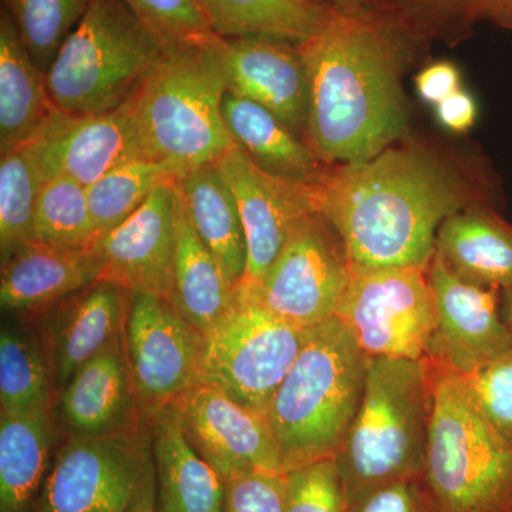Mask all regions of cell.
<instances>
[{"label": "cell", "instance_id": "5", "mask_svg": "<svg viewBox=\"0 0 512 512\" xmlns=\"http://www.w3.org/2000/svg\"><path fill=\"white\" fill-rule=\"evenodd\" d=\"M220 36L167 50L126 106L151 160L181 177L235 147L224 119Z\"/></svg>", "mask_w": 512, "mask_h": 512}, {"label": "cell", "instance_id": "6", "mask_svg": "<svg viewBox=\"0 0 512 512\" xmlns=\"http://www.w3.org/2000/svg\"><path fill=\"white\" fill-rule=\"evenodd\" d=\"M165 52L124 0H92L47 70V90L64 113H109L131 99Z\"/></svg>", "mask_w": 512, "mask_h": 512}, {"label": "cell", "instance_id": "41", "mask_svg": "<svg viewBox=\"0 0 512 512\" xmlns=\"http://www.w3.org/2000/svg\"><path fill=\"white\" fill-rule=\"evenodd\" d=\"M458 82L460 77L456 67L446 62L431 64L417 76L416 80L421 99L436 106L450 94L457 92Z\"/></svg>", "mask_w": 512, "mask_h": 512}, {"label": "cell", "instance_id": "44", "mask_svg": "<svg viewBox=\"0 0 512 512\" xmlns=\"http://www.w3.org/2000/svg\"><path fill=\"white\" fill-rule=\"evenodd\" d=\"M477 16L512 25V0H478Z\"/></svg>", "mask_w": 512, "mask_h": 512}, {"label": "cell", "instance_id": "19", "mask_svg": "<svg viewBox=\"0 0 512 512\" xmlns=\"http://www.w3.org/2000/svg\"><path fill=\"white\" fill-rule=\"evenodd\" d=\"M128 295L120 286L97 281L42 312L43 349L57 394L84 363L123 336Z\"/></svg>", "mask_w": 512, "mask_h": 512}, {"label": "cell", "instance_id": "37", "mask_svg": "<svg viewBox=\"0 0 512 512\" xmlns=\"http://www.w3.org/2000/svg\"><path fill=\"white\" fill-rule=\"evenodd\" d=\"M460 377L478 412L512 443V349Z\"/></svg>", "mask_w": 512, "mask_h": 512}, {"label": "cell", "instance_id": "39", "mask_svg": "<svg viewBox=\"0 0 512 512\" xmlns=\"http://www.w3.org/2000/svg\"><path fill=\"white\" fill-rule=\"evenodd\" d=\"M225 485L222 512H285V473H256Z\"/></svg>", "mask_w": 512, "mask_h": 512}, {"label": "cell", "instance_id": "33", "mask_svg": "<svg viewBox=\"0 0 512 512\" xmlns=\"http://www.w3.org/2000/svg\"><path fill=\"white\" fill-rule=\"evenodd\" d=\"M43 181L28 150L20 146L0 160V256L2 261L35 239V208Z\"/></svg>", "mask_w": 512, "mask_h": 512}, {"label": "cell", "instance_id": "27", "mask_svg": "<svg viewBox=\"0 0 512 512\" xmlns=\"http://www.w3.org/2000/svg\"><path fill=\"white\" fill-rule=\"evenodd\" d=\"M224 119L235 146L266 173L305 184L322 181L326 171L318 156L265 107L227 92Z\"/></svg>", "mask_w": 512, "mask_h": 512}, {"label": "cell", "instance_id": "21", "mask_svg": "<svg viewBox=\"0 0 512 512\" xmlns=\"http://www.w3.org/2000/svg\"><path fill=\"white\" fill-rule=\"evenodd\" d=\"M156 466V512H222L227 485L185 437L177 403L146 414Z\"/></svg>", "mask_w": 512, "mask_h": 512}, {"label": "cell", "instance_id": "10", "mask_svg": "<svg viewBox=\"0 0 512 512\" xmlns=\"http://www.w3.org/2000/svg\"><path fill=\"white\" fill-rule=\"evenodd\" d=\"M350 279L352 264L342 239L320 212H313L296 225L259 284L235 291L306 330L336 316Z\"/></svg>", "mask_w": 512, "mask_h": 512}, {"label": "cell", "instance_id": "11", "mask_svg": "<svg viewBox=\"0 0 512 512\" xmlns=\"http://www.w3.org/2000/svg\"><path fill=\"white\" fill-rule=\"evenodd\" d=\"M426 271L352 268V279L336 316L367 356L426 359L436 329Z\"/></svg>", "mask_w": 512, "mask_h": 512}, {"label": "cell", "instance_id": "30", "mask_svg": "<svg viewBox=\"0 0 512 512\" xmlns=\"http://www.w3.org/2000/svg\"><path fill=\"white\" fill-rule=\"evenodd\" d=\"M55 379L45 349L16 326L0 333V404L2 412L53 409Z\"/></svg>", "mask_w": 512, "mask_h": 512}, {"label": "cell", "instance_id": "42", "mask_svg": "<svg viewBox=\"0 0 512 512\" xmlns=\"http://www.w3.org/2000/svg\"><path fill=\"white\" fill-rule=\"evenodd\" d=\"M477 109L474 100L467 93L454 92L437 104V117L440 123L450 130L466 131L476 121Z\"/></svg>", "mask_w": 512, "mask_h": 512}, {"label": "cell", "instance_id": "28", "mask_svg": "<svg viewBox=\"0 0 512 512\" xmlns=\"http://www.w3.org/2000/svg\"><path fill=\"white\" fill-rule=\"evenodd\" d=\"M235 291L229 288L217 259L192 227L178 188L177 242L170 302L204 335L229 311Z\"/></svg>", "mask_w": 512, "mask_h": 512}, {"label": "cell", "instance_id": "17", "mask_svg": "<svg viewBox=\"0 0 512 512\" xmlns=\"http://www.w3.org/2000/svg\"><path fill=\"white\" fill-rule=\"evenodd\" d=\"M178 181L158 185L140 210L101 239L94 249L103 264L100 281L170 301L177 242Z\"/></svg>", "mask_w": 512, "mask_h": 512}, {"label": "cell", "instance_id": "20", "mask_svg": "<svg viewBox=\"0 0 512 512\" xmlns=\"http://www.w3.org/2000/svg\"><path fill=\"white\" fill-rule=\"evenodd\" d=\"M57 414L70 437L106 436L144 423L123 336L74 373L57 394Z\"/></svg>", "mask_w": 512, "mask_h": 512}, {"label": "cell", "instance_id": "45", "mask_svg": "<svg viewBox=\"0 0 512 512\" xmlns=\"http://www.w3.org/2000/svg\"><path fill=\"white\" fill-rule=\"evenodd\" d=\"M156 495L157 490L147 494L143 500L138 501L136 507L131 508L128 512H156Z\"/></svg>", "mask_w": 512, "mask_h": 512}, {"label": "cell", "instance_id": "16", "mask_svg": "<svg viewBox=\"0 0 512 512\" xmlns=\"http://www.w3.org/2000/svg\"><path fill=\"white\" fill-rule=\"evenodd\" d=\"M23 147L43 183L66 177L86 188L121 164L148 158L126 104L103 114L59 110Z\"/></svg>", "mask_w": 512, "mask_h": 512}, {"label": "cell", "instance_id": "38", "mask_svg": "<svg viewBox=\"0 0 512 512\" xmlns=\"http://www.w3.org/2000/svg\"><path fill=\"white\" fill-rule=\"evenodd\" d=\"M379 6L407 29L410 25L433 28L477 18L478 0H379Z\"/></svg>", "mask_w": 512, "mask_h": 512}, {"label": "cell", "instance_id": "25", "mask_svg": "<svg viewBox=\"0 0 512 512\" xmlns=\"http://www.w3.org/2000/svg\"><path fill=\"white\" fill-rule=\"evenodd\" d=\"M8 12L0 10V153L25 146L59 111Z\"/></svg>", "mask_w": 512, "mask_h": 512}, {"label": "cell", "instance_id": "22", "mask_svg": "<svg viewBox=\"0 0 512 512\" xmlns=\"http://www.w3.org/2000/svg\"><path fill=\"white\" fill-rule=\"evenodd\" d=\"M96 252L74 251L32 239L2 261L0 303L9 312H45L66 296L100 281Z\"/></svg>", "mask_w": 512, "mask_h": 512}, {"label": "cell", "instance_id": "1", "mask_svg": "<svg viewBox=\"0 0 512 512\" xmlns=\"http://www.w3.org/2000/svg\"><path fill=\"white\" fill-rule=\"evenodd\" d=\"M409 33L383 10L335 12L298 45L309 86L306 144L320 161L363 163L403 133L397 73Z\"/></svg>", "mask_w": 512, "mask_h": 512}, {"label": "cell", "instance_id": "34", "mask_svg": "<svg viewBox=\"0 0 512 512\" xmlns=\"http://www.w3.org/2000/svg\"><path fill=\"white\" fill-rule=\"evenodd\" d=\"M92 0H2L30 56L47 72Z\"/></svg>", "mask_w": 512, "mask_h": 512}, {"label": "cell", "instance_id": "2", "mask_svg": "<svg viewBox=\"0 0 512 512\" xmlns=\"http://www.w3.org/2000/svg\"><path fill=\"white\" fill-rule=\"evenodd\" d=\"M316 190L319 212L353 269L426 271L440 225L464 207L463 192L440 165L404 148L326 171Z\"/></svg>", "mask_w": 512, "mask_h": 512}, {"label": "cell", "instance_id": "12", "mask_svg": "<svg viewBox=\"0 0 512 512\" xmlns=\"http://www.w3.org/2000/svg\"><path fill=\"white\" fill-rule=\"evenodd\" d=\"M123 340L144 416L177 402L201 384L205 335L168 299L130 292Z\"/></svg>", "mask_w": 512, "mask_h": 512}, {"label": "cell", "instance_id": "14", "mask_svg": "<svg viewBox=\"0 0 512 512\" xmlns=\"http://www.w3.org/2000/svg\"><path fill=\"white\" fill-rule=\"evenodd\" d=\"M214 164L234 194L247 238L248 265L241 285L254 286L281 254L296 225L319 212L318 184L266 173L237 146Z\"/></svg>", "mask_w": 512, "mask_h": 512}, {"label": "cell", "instance_id": "43", "mask_svg": "<svg viewBox=\"0 0 512 512\" xmlns=\"http://www.w3.org/2000/svg\"><path fill=\"white\" fill-rule=\"evenodd\" d=\"M312 2L326 6L333 12L349 16L372 15L382 10L379 0H312Z\"/></svg>", "mask_w": 512, "mask_h": 512}, {"label": "cell", "instance_id": "35", "mask_svg": "<svg viewBox=\"0 0 512 512\" xmlns=\"http://www.w3.org/2000/svg\"><path fill=\"white\" fill-rule=\"evenodd\" d=\"M285 512H349V500L333 458L285 473Z\"/></svg>", "mask_w": 512, "mask_h": 512}, {"label": "cell", "instance_id": "46", "mask_svg": "<svg viewBox=\"0 0 512 512\" xmlns=\"http://www.w3.org/2000/svg\"><path fill=\"white\" fill-rule=\"evenodd\" d=\"M503 318L512 333V288L503 291Z\"/></svg>", "mask_w": 512, "mask_h": 512}, {"label": "cell", "instance_id": "3", "mask_svg": "<svg viewBox=\"0 0 512 512\" xmlns=\"http://www.w3.org/2000/svg\"><path fill=\"white\" fill-rule=\"evenodd\" d=\"M369 359L338 316L306 330L266 412L284 473L338 454L362 402Z\"/></svg>", "mask_w": 512, "mask_h": 512}, {"label": "cell", "instance_id": "31", "mask_svg": "<svg viewBox=\"0 0 512 512\" xmlns=\"http://www.w3.org/2000/svg\"><path fill=\"white\" fill-rule=\"evenodd\" d=\"M180 178L181 174L170 165L137 158L113 168L87 187V200L100 241L140 210L158 185Z\"/></svg>", "mask_w": 512, "mask_h": 512}, {"label": "cell", "instance_id": "9", "mask_svg": "<svg viewBox=\"0 0 512 512\" xmlns=\"http://www.w3.org/2000/svg\"><path fill=\"white\" fill-rule=\"evenodd\" d=\"M306 330L289 325L235 291L229 311L205 335L201 384L266 416L272 397L301 352Z\"/></svg>", "mask_w": 512, "mask_h": 512}, {"label": "cell", "instance_id": "40", "mask_svg": "<svg viewBox=\"0 0 512 512\" xmlns=\"http://www.w3.org/2000/svg\"><path fill=\"white\" fill-rule=\"evenodd\" d=\"M349 512H440L424 477L383 485L349 505Z\"/></svg>", "mask_w": 512, "mask_h": 512}, {"label": "cell", "instance_id": "8", "mask_svg": "<svg viewBox=\"0 0 512 512\" xmlns=\"http://www.w3.org/2000/svg\"><path fill=\"white\" fill-rule=\"evenodd\" d=\"M157 490L148 420L120 433L67 437L33 512H128Z\"/></svg>", "mask_w": 512, "mask_h": 512}, {"label": "cell", "instance_id": "32", "mask_svg": "<svg viewBox=\"0 0 512 512\" xmlns=\"http://www.w3.org/2000/svg\"><path fill=\"white\" fill-rule=\"evenodd\" d=\"M33 225L37 241L56 247L94 252L100 242L87 188L70 178H50L42 184Z\"/></svg>", "mask_w": 512, "mask_h": 512}, {"label": "cell", "instance_id": "24", "mask_svg": "<svg viewBox=\"0 0 512 512\" xmlns=\"http://www.w3.org/2000/svg\"><path fill=\"white\" fill-rule=\"evenodd\" d=\"M53 409L0 412V512H29L60 446Z\"/></svg>", "mask_w": 512, "mask_h": 512}, {"label": "cell", "instance_id": "26", "mask_svg": "<svg viewBox=\"0 0 512 512\" xmlns=\"http://www.w3.org/2000/svg\"><path fill=\"white\" fill-rule=\"evenodd\" d=\"M192 227L217 259L231 289H237L248 265L247 238L231 188L215 164L188 171L178 181Z\"/></svg>", "mask_w": 512, "mask_h": 512}, {"label": "cell", "instance_id": "7", "mask_svg": "<svg viewBox=\"0 0 512 512\" xmlns=\"http://www.w3.org/2000/svg\"><path fill=\"white\" fill-rule=\"evenodd\" d=\"M431 363V362H430ZM424 481L440 512H512V443L478 412L460 375L433 365Z\"/></svg>", "mask_w": 512, "mask_h": 512}, {"label": "cell", "instance_id": "13", "mask_svg": "<svg viewBox=\"0 0 512 512\" xmlns=\"http://www.w3.org/2000/svg\"><path fill=\"white\" fill-rule=\"evenodd\" d=\"M426 275L436 311V329L426 356L429 362L468 375L512 349L501 289L468 284L436 251Z\"/></svg>", "mask_w": 512, "mask_h": 512}, {"label": "cell", "instance_id": "4", "mask_svg": "<svg viewBox=\"0 0 512 512\" xmlns=\"http://www.w3.org/2000/svg\"><path fill=\"white\" fill-rule=\"evenodd\" d=\"M433 409L429 360L370 357L362 402L333 458L349 505L383 485L424 477Z\"/></svg>", "mask_w": 512, "mask_h": 512}, {"label": "cell", "instance_id": "15", "mask_svg": "<svg viewBox=\"0 0 512 512\" xmlns=\"http://www.w3.org/2000/svg\"><path fill=\"white\" fill-rule=\"evenodd\" d=\"M185 437L225 484L256 473L284 474L265 414L207 384L178 399Z\"/></svg>", "mask_w": 512, "mask_h": 512}, {"label": "cell", "instance_id": "29", "mask_svg": "<svg viewBox=\"0 0 512 512\" xmlns=\"http://www.w3.org/2000/svg\"><path fill=\"white\" fill-rule=\"evenodd\" d=\"M220 37L266 36L301 45L333 15L312 0H195Z\"/></svg>", "mask_w": 512, "mask_h": 512}, {"label": "cell", "instance_id": "36", "mask_svg": "<svg viewBox=\"0 0 512 512\" xmlns=\"http://www.w3.org/2000/svg\"><path fill=\"white\" fill-rule=\"evenodd\" d=\"M156 33L165 50L217 36L195 0H124Z\"/></svg>", "mask_w": 512, "mask_h": 512}, {"label": "cell", "instance_id": "18", "mask_svg": "<svg viewBox=\"0 0 512 512\" xmlns=\"http://www.w3.org/2000/svg\"><path fill=\"white\" fill-rule=\"evenodd\" d=\"M227 92L274 113L296 134L305 133L309 86L298 45L266 36L221 37Z\"/></svg>", "mask_w": 512, "mask_h": 512}, {"label": "cell", "instance_id": "23", "mask_svg": "<svg viewBox=\"0 0 512 512\" xmlns=\"http://www.w3.org/2000/svg\"><path fill=\"white\" fill-rule=\"evenodd\" d=\"M436 254L468 284L512 288V225L484 205L461 208L443 221Z\"/></svg>", "mask_w": 512, "mask_h": 512}]
</instances>
